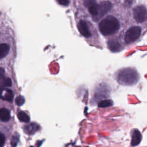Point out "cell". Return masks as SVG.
Here are the masks:
<instances>
[{
    "mask_svg": "<svg viewBox=\"0 0 147 147\" xmlns=\"http://www.w3.org/2000/svg\"><path fill=\"white\" fill-rule=\"evenodd\" d=\"M138 72L131 68H126L120 70L117 75L118 82L125 86L133 85L138 82Z\"/></svg>",
    "mask_w": 147,
    "mask_h": 147,
    "instance_id": "6da1fadb",
    "label": "cell"
},
{
    "mask_svg": "<svg viewBox=\"0 0 147 147\" xmlns=\"http://www.w3.org/2000/svg\"><path fill=\"white\" fill-rule=\"evenodd\" d=\"M119 21L113 16H109L102 20L99 24V29L104 36H109L116 33L120 29Z\"/></svg>",
    "mask_w": 147,
    "mask_h": 147,
    "instance_id": "7a4b0ae2",
    "label": "cell"
},
{
    "mask_svg": "<svg viewBox=\"0 0 147 147\" xmlns=\"http://www.w3.org/2000/svg\"><path fill=\"white\" fill-rule=\"evenodd\" d=\"M141 33V28L138 26L132 27L129 28L126 32L125 35V41L126 44H130L140 36Z\"/></svg>",
    "mask_w": 147,
    "mask_h": 147,
    "instance_id": "3957f363",
    "label": "cell"
},
{
    "mask_svg": "<svg viewBox=\"0 0 147 147\" xmlns=\"http://www.w3.org/2000/svg\"><path fill=\"white\" fill-rule=\"evenodd\" d=\"M133 15L134 20L138 23H142L147 20V9L142 5H138L134 8Z\"/></svg>",
    "mask_w": 147,
    "mask_h": 147,
    "instance_id": "277c9868",
    "label": "cell"
},
{
    "mask_svg": "<svg viewBox=\"0 0 147 147\" xmlns=\"http://www.w3.org/2000/svg\"><path fill=\"white\" fill-rule=\"evenodd\" d=\"M112 8V4L109 1H103L99 5L98 15L97 16L98 19L104 16L108 12H109Z\"/></svg>",
    "mask_w": 147,
    "mask_h": 147,
    "instance_id": "5b68a950",
    "label": "cell"
},
{
    "mask_svg": "<svg viewBox=\"0 0 147 147\" xmlns=\"http://www.w3.org/2000/svg\"><path fill=\"white\" fill-rule=\"evenodd\" d=\"M78 29L80 32L85 37L89 38L91 36L92 34L89 29L86 22L84 20H81L78 24Z\"/></svg>",
    "mask_w": 147,
    "mask_h": 147,
    "instance_id": "8992f818",
    "label": "cell"
},
{
    "mask_svg": "<svg viewBox=\"0 0 147 147\" xmlns=\"http://www.w3.org/2000/svg\"><path fill=\"white\" fill-rule=\"evenodd\" d=\"M0 98L8 102H12L13 100V92L10 89L0 88Z\"/></svg>",
    "mask_w": 147,
    "mask_h": 147,
    "instance_id": "52a82bcc",
    "label": "cell"
},
{
    "mask_svg": "<svg viewBox=\"0 0 147 147\" xmlns=\"http://www.w3.org/2000/svg\"><path fill=\"white\" fill-rule=\"evenodd\" d=\"M142 140V135L140 132L137 129H134L132 133V140L131 145L133 146H136L140 144Z\"/></svg>",
    "mask_w": 147,
    "mask_h": 147,
    "instance_id": "ba28073f",
    "label": "cell"
},
{
    "mask_svg": "<svg viewBox=\"0 0 147 147\" xmlns=\"http://www.w3.org/2000/svg\"><path fill=\"white\" fill-rule=\"evenodd\" d=\"M108 46L109 49L113 52H119L122 49V45L116 40H110L108 42Z\"/></svg>",
    "mask_w": 147,
    "mask_h": 147,
    "instance_id": "9c48e42d",
    "label": "cell"
},
{
    "mask_svg": "<svg viewBox=\"0 0 147 147\" xmlns=\"http://www.w3.org/2000/svg\"><path fill=\"white\" fill-rule=\"evenodd\" d=\"M40 127L39 126L34 123H32L31 124L25 125L24 128V132L28 134H33L36 133L37 130H39Z\"/></svg>",
    "mask_w": 147,
    "mask_h": 147,
    "instance_id": "30bf717a",
    "label": "cell"
},
{
    "mask_svg": "<svg viewBox=\"0 0 147 147\" xmlns=\"http://www.w3.org/2000/svg\"><path fill=\"white\" fill-rule=\"evenodd\" d=\"M11 119V113L6 108L0 109V120L3 122H8Z\"/></svg>",
    "mask_w": 147,
    "mask_h": 147,
    "instance_id": "8fae6325",
    "label": "cell"
},
{
    "mask_svg": "<svg viewBox=\"0 0 147 147\" xmlns=\"http://www.w3.org/2000/svg\"><path fill=\"white\" fill-rule=\"evenodd\" d=\"M10 47L6 43L0 44V59L5 57L9 53Z\"/></svg>",
    "mask_w": 147,
    "mask_h": 147,
    "instance_id": "7c38bea8",
    "label": "cell"
},
{
    "mask_svg": "<svg viewBox=\"0 0 147 147\" xmlns=\"http://www.w3.org/2000/svg\"><path fill=\"white\" fill-rule=\"evenodd\" d=\"M17 117L19 120L23 122H29L30 121V118L29 116L23 111H20L18 113Z\"/></svg>",
    "mask_w": 147,
    "mask_h": 147,
    "instance_id": "4fadbf2b",
    "label": "cell"
},
{
    "mask_svg": "<svg viewBox=\"0 0 147 147\" xmlns=\"http://www.w3.org/2000/svg\"><path fill=\"white\" fill-rule=\"evenodd\" d=\"M98 11H99V5L97 4V3L89 8V11L90 13V14L96 17H97L98 15Z\"/></svg>",
    "mask_w": 147,
    "mask_h": 147,
    "instance_id": "5bb4252c",
    "label": "cell"
},
{
    "mask_svg": "<svg viewBox=\"0 0 147 147\" xmlns=\"http://www.w3.org/2000/svg\"><path fill=\"white\" fill-rule=\"evenodd\" d=\"M113 105V102L111 100H106L104 101H101L98 104V107L105 108L112 106Z\"/></svg>",
    "mask_w": 147,
    "mask_h": 147,
    "instance_id": "9a60e30c",
    "label": "cell"
},
{
    "mask_svg": "<svg viewBox=\"0 0 147 147\" xmlns=\"http://www.w3.org/2000/svg\"><path fill=\"white\" fill-rule=\"evenodd\" d=\"M12 85V80L9 78H4L1 82V84H0V86L1 88H5V87H11Z\"/></svg>",
    "mask_w": 147,
    "mask_h": 147,
    "instance_id": "2e32d148",
    "label": "cell"
},
{
    "mask_svg": "<svg viewBox=\"0 0 147 147\" xmlns=\"http://www.w3.org/2000/svg\"><path fill=\"white\" fill-rule=\"evenodd\" d=\"M19 140H20V136L19 134H15V135H13L11 142V145L13 147H16L17 145V143L19 141Z\"/></svg>",
    "mask_w": 147,
    "mask_h": 147,
    "instance_id": "e0dca14e",
    "label": "cell"
},
{
    "mask_svg": "<svg viewBox=\"0 0 147 147\" xmlns=\"http://www.w3.org/2000/svg\"><path fill=\"white\" fill-rule=\"evenodd\" d=\"M25 103V98L22 96H18L16 99V104L18 106H22Z\"/></svg>",
    "mask_w": 147,
    "mask_h": 147,
    "instance_id": "ac0fdd59",
    "label": "cell"
},
{
    "mask_svg": "<svg viewBox=\"0 0 147 147\" xmlns=\"http://www.w3.org/2000/svg\"><path fill=\"white\" fill-rule=\"evenodd\" d=\"M96 3V1H93V0H87V1H84V4L85 5L88 7V8L89 7H90L91 6H92L93 5H94V4Z\"/></svg>",
    "mask_w": 147,
    "mask_h": 147,
    "instance_id": "d6986e66",
    "label": "cell"
},
{
    "mask_svg": "<svg viewBox=\"0 0 147 147\" xmlns=\"http://www.w3.org/2000/svg\"><path fill=\"white\" fill-rule=\"evenodd\" d=\"M5 137L4 135L0 133V147H3L5 144Z\"/></svg>",
    "mask_w": 147,
    "mask_h": 147,
    "instance_id": "ffe728a7",
    "label": "cell"
},
{
    "mask_svg": "<svg viewBox=\"0 0 147 147\" xmlns=\"http://www.w3.org/2000/svg\"><path fill=\"white\" fill-rule=\"evenodd\" d=\"M5 69L2 67H0V81H2L5 77Z\"/></svg>",
    "mask_w": 147,
    "mask_h": 147,
    "instance_id": "44dd1931",
    "label": "cell"
},
{
    "mask_svg": "<svg viewBox=\"0 0 147 147\" xmlns=\"http://www.w3.org/2000/svg\"><path fill=\"white\" fill-rule=\"evenodd\" d=\"M57 2L60 5H64V6H67L69 4V1H65V0H61V1H58Z\"/></svg>",
    "mask_w": 147,
    "mask_h": 147,
    "instance_id": "7402d4cb",
    "label": "cell"
},
{
    "mask_svg": "<svg viewBox=\"0 0 147 147\" xmlns=\"http://www.w3.org/2000/svg\"><path fill=\"white\" fill-rule=\"evenodd\" d=\"M30 147H34V146H30Z\"/></svg>",
    "mask_w": 147,
    "mask_h": 147,
    "instance_id": "603a6c76",
    "label": "cell"
}]
</instances>
